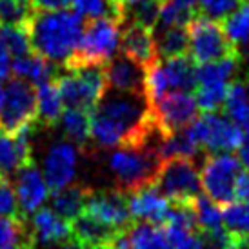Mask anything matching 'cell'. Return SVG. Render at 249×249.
<instances>
[{
  "instance_id": "obj_6",
  "label": "cell",
  "mask_w": 249,
  "mask_h": 249,
  "mask_svg": "<svg viewBox=\"0 0 249 249\" xmlns=\"http://www.w3.org/2000/svg\"><path fill=\"white\" fill-rule=\"evenodd\" d=\"M242 171V162L231 153H204L200 166V184L209 198L218 206L235 200L236 177Z\"/></svg>"
},
{
  "instance_id": "obj_48",
  "label": "cell",
  "mask_w": 249,
  "mask_h": 249,
  "mask_svg": "<svg viewBox=\"0 0 249 249\" xmlns=\"http://www.w3.org/2000/svg\"><path fill=\"white\" fill-rule=\"evenodd\" d=\"M155 2H159V4H160V6H162V4H166V2H167V0H155Z\"/></svg>"
},
{
  "instance_id": "obj_34",
  "label": "cell",
  "mask_w": 249,
  "mask_h": 249,
  "mask_svg": "<svg viewBox=\"0 0 249 249\" xmlns=\"http://www.w3.org/2000/svg\"><path fill=\"white\" fill-rule=\"evenodd\" d=\"M224 224L231 233H248L249 235V204L246 202L228 204L224 209Z\"/></svg>"
},
{
  "instance_id": "obj_13",
  "label": "cell",
  "mask_w": 249,
  "mask_h": 249,
  "mask_svg": "<svg viewBox=\"0 0 249 249\" xmlns=\"http://www.w3.org/2000/svg\"><path fill=\"white\" fill-rule=\"evenodd\" d=\"M76 175V145L71 142H55L49 147L44 162V178L49 191L70 186Z\"/></svg>"
},
{
  "instance_id": "obj_43",
  "label": "cell",
  "mask_w": 249,
  "mask_h": 249,
  "mask_svg": "<svg viewBox=\"0 0 249 249\" xmlns=\"http://www.w3.org/2000/svg\"><path fill=\"white\" fill-rule=\"evenodd\" d=\"M238 159H240V162L248 167L249 171V129L244 131V140L242 144H240V147H238Z\"/></svg>"
},
{
  "instance_id": "obj_3",
  "label": "cell",
  "mask_w": 249,
  "mask_h": 249,
  "mask_svg": "<svg viewBox=\"0 0 249 249\" xmlns=\"http://www.w3.org/2000/svg\"><path fill=\"white\" fill-rule=\"evenodd\" d=\"M120 22L111 17L86 18L84 33L75 53L64 62V70L84 66H106L120 48Z\"/></svg>"
},
{
  "instance_id": "obj_25",
  "label": "cell",
  "mask_w": 249,
  "mask_h": 249,
  "mask_svg": "<svg viewBox=\"0 0 249 249\" xmlns=\"http://www.w3.org/2000/svg\"><path fill=\"white\" fill-rule=\"evenodd\" d=\"M224 109L242 131L249 129V78L229 82Z\"/></svg>"
},
{
  "instance_id": "obj_38",
  "label": "cell",
  "mask_w": 249,
  "mask_h": 249,
  "mask_svg": "<svg viewBox=\"0 0 249 249\" xmlns=\"http://www.w3.org/2000/svg\"><path fill=\"white\" fill-rule=\"evenodd\" d=\"M200 238L202 249H231L233 248V233L229 229H196Z\"/></svg>"
},
{
  "instance_id": "obj_18",
  "label": "cell",
  "mask_w": 249,
  "mask_h": 249,
  "mask_svg": "<svg viewBox=\"0 0 249 249\" xmlns=\"http://www.w3.org/2000/svg\"><path fill=\"white\" fill-rule=\"evenodd\" d=\"M31 229L36 240L48 246H60L66 248L73 244V229L71 222L62 218L53 209H36L31 218Z\"/></svg>"
},
{
  "instance_id": "obj_29",
  "label": "cell",
  "mask_w": 249,
  "mask_h": 249,
  "mask_svg": "<svg viewBox=\"0 0 249 249\" xmlns=\"http://www.w3.org/2000/svg\"><path fill=\"white\" fill-rule=\"evenodd\" d=\"M222 26L231 44L238 49V53H249V2H244L236 11L228 15Z\"/></svg>"
},
{
  "instance_id": "obj_7",
  "label": "cell",
  "mask_w": 249,
  "mask_h": 249,
  "mask_svg": "<svg viewBox=\"0 0 249 249\" xmlns=\"http://www.w3.org/2000/svg\"><path fill=\"white\" fill-rule=\"evenodd\" d=\"M189 55L195 64L222 60L226 56L240 55L238 49L228 38L224 26L206 15H196L189 22Z\"/></svg>"
},
{
  "instance_id": "obj_21",
  "label": "cell",
  "mask_w": 249,
  "mask_h": 249,
  "mask_svg": "<svg viewBox=\"0 0 249 249\" xmlns=\"http://www.w3.org/2000/svg\"><path fill=\"white\" fill-rule=\"evenodd\" d=\"M60 127L64 137L75 144L78 149L88 153L93 147L91 144V113L78 107H68L60 117Z\"/></svg>"
},
{
  "instance_id": "obj_2",
  "label": "cell",
  "mask_w": 249,
  "mask_h": 249,
  "mask_svg": "<svg viewBox=\"0 0 249 249\" xmlns=\"http://www.w3.org/2000/svg\"><path fill=\"white\" fill-rule=\"evenodd\" d=\"M162 164L164 160L160 159L157 145L151 144L117 147V151H113L109 157V169L115 186L125 195L157 186Z\"/></svg>"
},
{
  "instance_id": "obj_36",
  "label": "cell",
  "mask_w": 249,
  "mask_h": 249,
  "mask_svg": "<svg viewBox=\"0 0 249 249\" xmlns=\"http://www.w3.org/2000/svg\"><path fill=\"white\" fill-rule=\"evenodd\" d=\"M229 86V84H228ZM228 86H214V88H196V104L198 109L204 113H214L224 106L226 100V93H228Z\"/></svg>"
},
{
  "instance_id": "obj_19",
  "label": "cell",
  "mask_w": 249,
  "mask_h": 249,
  "mask_svg": "<svg viewBox=\"0 0 249 249\" xmlns=\"http://www.w3.org/2000/svg\"><path fill=\"white\" fill-rule=\"evenodd\" d=\"M35 129V124L22 129L15 137L0 133V173L11 177L22 166L33 160L31 157V140L29 135Z\"/></svg>"
},
{
  "instance_id": "obj_46",
  "label": "cell",
  "mask_w": 249,
  "mask_h": 249,
  "mask_svg": "<svg viewBox=\"0 0 249 249\" xmlns=\"http://www.w3.org/2000/svg\"><path fill=\"white\" fill-rule=\"evenodd\" d=\"M64 249H84V248H78V246H75V244H70V246H66ZM102 249H109V246H107V248H102Z\"/></svg>"
},
{
  "instance_id": "obj_45",
  "label": "cell",
  "mask_w": 249,
  "mask_h": 249,
  "mask_svg": "<svg viewBox=\"0 0 249 249\" xmlns=\"http://www.w3.org/2000/svg\"><path fill=\"white\" fill-rule=\"evenodd\" d=\"M115 2H118L120 6H131V4H137L140 0H115Z\"/></svg>"
},
{
  "instance_id": "obj_24",
  "label": "cell",
  "mask_w": 249,
  "mask_h": 249,
  "mask_svg": "<svg viewBox=\"0 0 249 249\" xmlns=\"http://www.w3.org/2000/svg\"><path fill=\"white\" fill-rule=\"evenodd\" d=\"M155 46L159 58H171L189 53V29L187 26H155Z\"/></svg>"
},
{
  "instance_id": "obj_8",
  "label": "cell",
  "mask_w": 249,
  "mask_h": 249,
  "mask_svg": "<svg viewBox=\"0 0 249 249\" xmlns=\"http://www.w3.org/2000/svg\"><path fill=\"white\" fill-rule=\"evenodd\" d=\"M204 153H231L238 149L244 140V131L222 115L204 113L187 125Z\"/></svg>"
},
{
  "instance_id": "obj_37",
  "label": "cell",
  "mask_w": 249,
  "mask_h": 249,
  "mask_svg": "<svg viewBox=\"0 0 249 249\" xmlns=\"http://www.w3.org/2000/svg\"><path fill=\"white\" fill-rule=\"evenodd\" d=\"M246 0H196L198 13L214 20H224L228 15L236 11Z\"/></svg>"
},
{
  "instance_id": "obj_22",
  "label": "cell",
  "mask_w": 249,
  "mask_h": 249,
  "mask_svg": "<svg viewBox=\"0 0 249 249\" xmlns=\"http://www.w3.org/2000/svg\"><path fill=\"white\" fill-rule=\"evenodd\" d=\"M91 189L84 184H73L66 186L58 191H53L51 196V209L58 213L66 220H75L86 209V202L89 198Z\"/></svg>"
},
{
  "instance_id": "obj_16",
  "label": "cell",
  "mask_w": 249,
  "mask_h": 249,
  "mask_svg": "<svg viewBox=\"0 0 249 249\" xmlns=\"http://www.w3.org/2000/svg\"><path fill=\"white\" fill-rule=\"evenodd\" d=\"M71 229H73V244L84 249L107 248L120 233H124L86 211L78 214L75 220H71Z\"/></svg>"
},
{
  "instance_id": "obj_39",
  "label": "cell",
  "mask_w": 249,
  "mask_h": 249,
  "mask_svg": "<svg viewBox=\"0 0 249 249\" xmlns=\"http://www.w3.org/2000/svg\"><path fill=\"white\" fill-rule=\"evenodd\" d=\"M35 11H58L68 9L73 4V0H31Z\"/></svg>"
},
{
  "instance_id": "obj_40",
  "label": "cell",
  "mask_w": 249,
  "mask_h": 249,
  "mask_svg": "<svg viewBox=\"0 0 249 249\" xmlns=\"http://www.w3.org/2000/svg\"><path fill=\"white\" fill-rule=\"evenodd\" d=\"M235 198L249 204V171H240L235 184Z\"/></svg>"
},
{
  "instance_id": "obj_26",
  "label": "cell",
  "mask_w": 249,
  "mask_h": 249,
  "mask_svg": "<svg viewBox=\"0 0 249 249\" xmlns=\"http://www.w3.org/2000/svg\"><path fill=\"white\" fill-rule=\"evenodd\" d=\"M35 240L26 218L0 214V249H35Z\"/></svg>"
},
{
  "instance_id": "obj_33",
  "label": "cell",
  "mask_w": 249,
  "mask_h": 249,
  "mask_svg": "<svg viewBox=\"0 0 249 249\" xmlns=\"http://www.w3.org/2000/svg\"><path fill=\"white\" fill-rule=\"evenodd\" d=\"M195 213H196V222L198 229H216L222 228L224 224V213L220 206L209 198L208 195H198L193 202Z\"/></svg>"
},
{
  "instance_id": "obj_9",
  "label": "cell",
  "mask_w": 249,
  "mask_h": 249,
  "mask_svg": "<svg viewBox=\"0 0 249 249\" xmlns=\"http://www.w3.org/2000/svg\"><path fill=\"white\" fill-rule=\"evenodd\" d=\"M157 187L171 202H193L200 195V169L195 159H169L160 167Z\"/></svg>"
},
{
  "instance_id": "obj_23",
  "label": "cell",
  "mask_w": 249,
  "mask_h": 249,
  "mask_svg": "<svg viewBox=\"0 0 249 249\" xmlns=\"http://www.w3.org/2000/svg\"><path fill=\"white\" fill-rule=\"evenodd\" d=\"M11 73L35 86L51 80L56 75L53 62H49L48 58H44L35 51H29L22 56H15V62L11 64Z\"/></svg>"
},
{
  "instance_id": "obj_41",
  "label": "cell",
  "mask_w": 249,
  "mask_h": 249,
  "mask_svg": "<svg viewBox=\"0 0 249 249\" xmlns=\"http://www.w3.org/2000/svg\"><path fill=\"white\" fill-rule=\"evenodd\" d=\"M11 53L7 46L4 44V40L0 38V80H9V75H11Z\"/></svg>"
},
{
  "instance_id": "obj_12",
  "label": "cell",
  "mask_w": 249,
  "mask_h": 249,
  "mask_svg": "<svg viewBox=\"0 0 249 249\" xmlns=\"http://www.w3.org/2000/svg\"><path fill=\"white\" fill-rule=\"evenodd\" d=\"M13 186L15 193H17V200H18V208H20L24 216L33 214L49 198L48 182L42 177L40 171L36 169L33 160L28 162L26 166H22L15 173Z\"/></svg>"
},
{
  "instance_id": "obj_47",
  "label": "cell",
  "mask_w": 249,
  "mask_h": 249,
  "mask_svg": "<svg viewBox=\"0 0 249 249\" xmlns=\"http://www.w3.org/2000/svg\"><path fill=\"white\" fill-rule=\"evenodd\" d=\"M2 98H4V88L0 86V102H2Z\"/></svg>"
},
{
  "instance_id": "obj_42",
  "label": "cell",
  "mask_w": 249,
  "mask_h": 249,
  "mask_svg": "<svg viewBox=\"0 0 249 249\" xmlns=\"http://www.w3.org/2000/svg\"><path fill=\"white\" fill-rule=\"evenodd\" d=\"M175 249H202L198 233H196V231H193V233L186 235L182 240H178V242L175 244Z\"/></svg>"
},
{
  "instance_id": "obj_1",
  "label": "cell",
  "mask_w": 249,
  "mask_h": 249,
  "mask_svg": "<svg viewBox=\"0 0 249 249\" xmlns=\"http://www.w3.org/2000/svg\"><path fill=\"white\" fill-rule=\"evenodd\" d=\"M86 20L75 11H35L28 24L31 48L53 64H62L80 44Z\"/></svg>"
},
{
  "instance_id": "obj_20",
  "label": "cell",
  "mask_w": 249,
  "mask_h": 249,
  "mask_svg": "<svg viewBox=\"0 0 249 249\" xmlns=\"http://www.w3.org/2000/svg\"><path fill=\"white\" fill-rule=\"evenodd\" d=\"M159 62L166 75L169 91H196V66L191 56L187 58V55H180L171 58H159Z\"/></svg>"
},
{
  "instance_id": "obj_4",
  "label": "cell",
  "mask_w": 249,
  "mask_h": 249,
  "mask_svg": "<svg viewBox=\"0 0 249 249\" xmlns=\"http://www.w3.org/2000/svg\"><path fill=\"white\" fill-rule=\"evenodd\" d=\"M56 88L60 91L64 106L78 107L93 113L107 91L104 66H84L76 70H66L56 73Z\"/></svg>"
},
{
  "instance_id": "obj_10",
  "label": "cell",
  "mask_w": 249,
  "mask_h": 249,
  "mask_svg": "<svg viewBox=\"0 0 249 249\" xmlns=\"http://www.w3.org/2000/svg\"><path fill=\"white\" fill-rule=\"evenodd\" d=\"M151 109L164 137H169L171 133L187 127L198 115L196 98L186 91H173L162 97L159 102L151 106Z\"/></svg>"
},
{
  "instance_id": "obj_44",
  "label": "cell",
  "mask_w": 249,
  "mask_h": 249,
  "mask_svg": "<svg viewBox=\"0 0 249 249\" xmlns=\"http://www.w3.org/2000/svg\"><path fill=\"white\" fill-rule=\"evenodd\" d=\"M231 249H249L248 233H233V248Z\"/></svg>"
},
{
  "instance_id": "obj_32",
  "label": "cell",
  "mask_w": 249,
  "mask_h": 249,
  "mask_svg": "<svg viewBox=\"0 0 249 249\" xmlns=\"http://www.w3.org/2000/svg\"><path fill=\"white\" fill-rule=\"evenodd\" d=\"M0 38L7 46L11 56H22L26 55V53H29V51H33L28 26L0 24Z\"/></svg>"
},
{
  "instance_id": "obj_27",
  "label": "cell",
  "mask_w": 249,
  "mask_h": 249,
  "mask_svg": "<svg viewBox=\"0 0 249 249\" xmlns=\"http://www.w3.org/2000/svg\"><path fill=\"white\" fill-rule=\"evenodd\" d=\"M36 100H38V122L46 127H53L58 124L64 113V102L55 78L36 86Z\"/></svg>"
},
{
  "instance_id": "obj_35",
  "label": "cell",
  "mask_w": 249,
  "mask_h": 249,
  "mask_svg": "<svg viewBox=\"0 0 249 249\" xmlns=\"http://www.w3.org/2000/svg\"><path fill=\"white\" fill-rule=\"evenodd\" d=\"M0 214L11 216V218H26L18 208L13 182L9 180V177L2 173H0Z\"/></svg>"
},
{
  "instance_id": "obj_28",
  "label": "cell",
  "mask_w": 249,
  "mask_h": 249,
  "mask_svg": "<svg viewBox=\"0 0 249 249\" xmlns=\"http://www.w3.org/2000/svg\"><path fill=\"white\" fill-rule=\"evenodd\" d=\"M131 249H175L166 229L151 222H135L127 231Z\"/></svg>"
},
{
  "instance_id": "obj_15",
  "label": "cell",
  "mask_w": 249,
  "mask_h": 249,
  "mask_svg": "<svg viewBox=\"0 0 249 249\" xmlns=\"http://www.w3.org/2000/svg\"><path fill=\"white\" fill-rule=\"evenodd\" d=\"M120 51H122V55L135 60L145 70H149L153 64L159 62L153 29L140 26V24H124L122 26Z\"/></svg>"
},
{
  "instance_id": "obj_11",
  "label": "cell",
  "mask_w": 249,
  "mask_h": 249,
  "mask_svg": "<svg viewBox=\"0 0 249 249\" xmlns=\"http://www.w3.org/2000/svg\"><path fill=\"white\" fill-rule=\"evenodd\" d=\"M84 211L118 231H127L135 224L127 195L120 189H91Z\"/></svg>"
},
{
  "instance_id": "obj_30",
  "label": "cell",
  "mask_w": 249,
  "mask_h": 249,
  "mask_svg": "<svg viewBox=\"0 0 249 249\" xmlns=\"http://www.w3.org/2000/svg\"><path fill=\"white\" fill-rule=\"evenodd\" d=\"M73 9L84 18H98V17H111L115 20H124V6L115 0H73Z\"/></svg>"
},
{
  "instance_id": "obj_17",
  "label": "cell",
  "mask_w": 249,
  "mask_h": 249,
  "mask_svg": "<svg viewBox=\"0 0 249 249\" xmlns=\"http://www.w3.org/2000/svg\"><path fill=\"white\" fill-rule=\"evenodd\" d=\"M127 202L135 222H151L157 226L164 224L167 209L171 206V200L157 186L144 187L127 195Z\"/></svg>"
},
{
  "instance_id": "obj_5",
  "label": "cell",
  "mask_w": 249,
  "mask_h": 249,
  "mask_svg": "<svg viewBox=\"0 0 249 249\" xmlns=\"http://www.w3.org/2000/svg\"><path fill=\"white\" fill-rule=\"evenodd\" d=\"M38 120L36 86L24 78H9L0 102V133L15 137Z\"/></svg>"
},
{
  "instance_id": "obj_14",
  "label": "cell",
  "mask_w": 249,
  "mask_h": 249,
  "mask_svg": "<svg viewBox=\"0 0 249 249\" xmlns=\"http://www.w3.org/2000/svg\"><path fill=\"white\" fill-rule=\"evenodd\" d=\"M106 78H107V89L127 93V95H139L145 97V68L125 55L113 56L104 66Z\"/></svg>"
},
{
  "instance_id": "obj_31",
  "label": "cell",
  "mask_w": 249,
  "mask_h": 249,
  "mask_svg": "<svg viewBox=\"0 0 249 249\" xmlns=\"http://www.w3.org/2000/svg\"><path fill=\"white\" fill-rule=\"evenodd\" d=\"M35 7L31 0H0V24L28 26Z\"/></svg>"
}]
</instances>
